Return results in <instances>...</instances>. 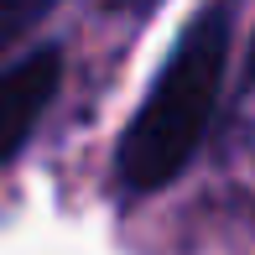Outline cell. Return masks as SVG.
Here are the masks:
<instances>
[{
    "label": "cell",
    "mask_w": 255,
    "mask_h": 255,
    "mask_svg": "<svg viewBox=\"0 0 255 255\" xmlns=\"http://www.w3.org/2000/svg\"><path fill=\"white\" fill-rule=\"evenodd\" d=\"M224 63H229V10L208 5L182 26L151 94L141 99V110L130 115L115 146V177L125 193H156L182 177V167L203 146L208 120L219 110Z\"/></svg>",
    "instance_id": "1"
},
{
    "label": "cell",
    "mask_w": 255,
    "mask_h": 255,
    "mask_svg": "<svg viewBox=\"0 0 255 255\" xmlns=\"http://www.w3.org/2000/svg\"><path fill=\"white\" fill-rule=\"evenodd\" d=\"M245 110L255 115V47H250V63H245Z\"/></svg>",
    "instance_id": "3"
},
{
    "label": "cell",
    "mask_w": 255,
    "mask_h": 255,
    "mask_svg": "<svg viewBox=\"0 0 255 255\" xmlns=\"http://www.w3.org/2000/svg\"><path fill=\"white\" fill-rule=\"evenodd\" d=\"M57 84H63V52L57 47H37V52L21 57L16 68L0 73V161H10L26 146L31 125L52 104Z\"/></svg>",
    "instance_id": "2"
}]
</instances>
